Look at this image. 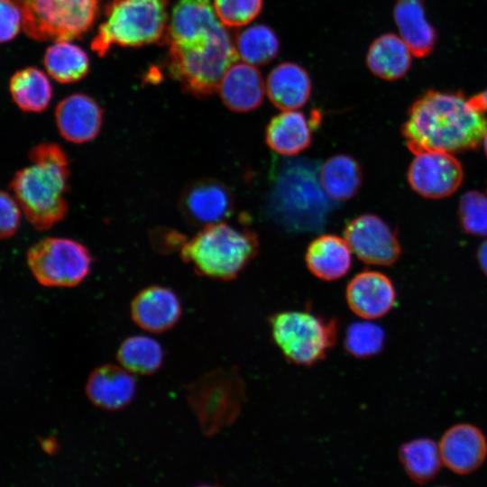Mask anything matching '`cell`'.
Listing matches in <instances>:
<instances>
[{
  "mask_svg": "<svg viewBox=\"0 0 487 487\" xmlns=\"http://www.w3.org/2000/svg\"><path fill=\"white\" fill-rule=\"evenodd\" d=\"M27 262L40 284L73 287L87 276L92 257L87 248L75 240L49 237L28 250Z\"/></svg>",
  "mask_w": 487,
  "mask_h": 487,
  "instance_id": "cell-8",
  "label": "cell"
},
{
  "mask_svg": "<svg viewBox=\"0 0 487 487\" xmlns=\"http://www.w3.org/2000/svg\"><path fill=\"white\" fill-rule=\"evenodd\" d=\"M288 170L275 188L277 209L292 226L315 228L327 211L326 194L313 171L302 168Z\"/></svg>",
  "mask_w": 487,
  "mask_h": 487,
  "instance_id": "cell-10",
  "label": "cell"
},
{
  "mask_svg": "<svg viewBox=\"0 0 487 487\" xmlns=\"http://www.w3.org/2000/svg\"><path fill=\"white\" fill-rule=\"evenodd\" d=\"M477 258L482 270L487 275V240L479 247Z\"/></svg>",
  "mask_w": 487,
  "mask_h": 487,
  "instance_id": "cell-37",
  "label": "cell"
},
{
  "mask_svg": "<svg viewBox=\"0 0 487 487\" xmlns=\"http://www.w3.org/2000/svg\"><path fill=\"white\" fill-rule=\"evenodd\" d=\"M181 315L177 295L170 289L151 286L140 291L131 304L133 321L151 333L171 328Z\"/></svg>",
  "mask_w": 487,
  "mask_h": 487,
  "instance_id": "cell-18",
  "label": "cell"
},
{
  "mask_svg": "<svg viewBox=\"0 0 487 487\" xmlns=\"http://www.w3.org/2000/svg\"><path fill=\"white\" fill-rule=\"evenodd\" d=\"M459 218L464 230L473 235H487V197L477 191L464 194L459 202Z\"/></svg>",
  "mask_w": 487,
  "mask_h": 487,
  "instance_id": "cell-33",
  "label": "cell"
},
{
  "mask_svg": "<svg viewBox=\"0 0 487 487\" xmlns=\"http://www.w3.org/2000/svg\"><path fill=\"white\" fill-rule=\"evenodd\" d=\"M22 26V14L16 2L0 0V43L14 39Z\"/></svg>",
  "mask_w": 487,
  "mask_h": 487,
  "instance_id": "cell-36",
  "label": "cell"
},
{
  "mask_svg": "<svg viewBox=\"0 0 487 487\" xmlns=\"http://www.w3.org/2000/svg\"><path fill=\"white\" fill-rule=\"evenodd\" d=\"M464 177L459 161L449 152H422L415 154L408 170V181L414 191L427 198H443L453 194Z\"/></svg>",
  "mask_w": 487,
  "mask_h": 487,
  "instance_id": "cell-13",
  "label": "cell"
},
{
  "mask_svg": "<svg viewBox=\"0 0 487 487\" xmlns=\"http://www.w3.org/2000/svg\"><path fill=\"white\" fill-rule=\"evenodd\" d=\"M55 121L60 134L66 141L85 143L98 134L103 122V110L91 96L76 93L58 103Z\"/></svg>",
  "mask_w": 487,
  "mask_h": 487,
  "instance_id": "cell-17",
  "label": "cell"
},
{
  "mask_svg": "<svg viewBox=\"0 0 487 487\" xmlns=\"http://www.w3.org/2000/svg\"><path fill=\"white\" fill-rule=\"evenodd\" d=\"M344 234L350 249L365 263L388 266L400 255L401 247L396 234L375 215L365 214L354 218Z\"/></svg>",
  "mask_w": 487,
  "mask_h": 487,
  "instance_id": "cell-12",
  "label": "cell"
},
{
  "mask_svg": "<svg viewBox=\"0 0 487 487\" xmlns=\"http://www.w3.org/2000/svg\"><path fill=\"white\" fill-rule=\"evenodd\" d=\"M117 360L128 372L148 375L161 367L163 350L159 342L151 336L133 335L121 344Z\"/></svg>",
  "mask_w": 487,
  "mask_h": 487,
  "instance_id": "cell-31",
  "label": "cell"
},
{
  "mask_svg": "<svg viewBox=\"0 0 487 487\" xmlns=\"http://www.w3.org/2000/svg\"><path fill=\"white\" fill-rule=\"evenodd\" d=\"M169 5V0H110L91 49L105 57L113 46L134 48L165 43Z\"/></svg>",
  "mask_w": 487,
  "mask_h": 487,
  "instance_id": "cell-3",
  "label": "cell"
},
{
  "mask_svg": "<svg viewBox=\"0 0 487 487\" xmlns=\"http://www.w3.org/2000/svg\"><path fill=\"white\" fill-rule=\"evenodd\" d=\"M483 147H484V151H485V153L487 155V130L484 133V136H483Z\"/></svg>",
  "mask_w": 487,
  "mask_h": 487,
  "instance_id": "cell-38",
  "label": "cell"
},
{
  "mask_svg": "<svg viewBox=\"0 0 487 487\" xmlns=\"http://www.w3.org/2000/svg\"><path fill=\"white\" fill-rule=\"evenodd\" d=\"M399 458L409 477L419 484L431 481L442 464L438 445L429 438H418L403 444L400 447Z\"/></svg>",
  "mask_w": 487,
  "mask_h": 487,
  "instance_id": "cell-29",
  "label": "cell"
},
{
  "mask_svg": "<svg viewBox=\"0 0 487 487\" xmlns=\"http://www.w3.org/2000/svg\"><path fill=\"white\" fill-rule=\"evenodd\" d=\"M442 464L457 474L474 472L487 456L482 432L471 424H457L445 432L438 444Z\"/></svg>",
  "mask_w": 487,
  "mask_h": 487,
  "instance_id": "cell-14",
  "label": "cell"
},
{
  "mask_svg": "<svg viewBox=\"0 0 487 487\" xmlns=\"http://www.w3.org/2000/svg\"><path fill=\"white\" fill-rule=\"evenodd\" d=\"M308 271L317 278L332 281L345 276L351 267V249L345 239L334 234L317 237L306 253Z\"/></svg>",
  "mask_w": 487,
  "mask_h": 487,
  "instance_id": "cell-23",
  "label": "cell"
},
{
  "mask_svg": "<svg viewBox=\"0 0 487 487\" xmlns=\"http://www.w3.org/2000/svg\"><path fill=\"white\" fill-rule=\"evenodd\" d=\"M349 308L366 320L386 315L394 306L396 291L391 280L383 273L362 271L348 283L345 290Z\"/></svg>",
  "mask_w": 487,
  "mask_h": 487,
  "instance_id": "cell-16",
  "label": "cell"
},
{
  "mask_svg": "<svg viewBox=\"0 0 487 487\" xmlns=\"http://www.w3.org/2000/svg\"><path fill=\"white\" fill-rule=\"evenodd\" d=\"M189 400L203 428L214 433L238 416L244 385L234 371H214L190 388Z\"/></svg>",
  "mask_w": 487,
  "mask_h": 487,
  "instance_id": "cell-9",
  "label": "cell"
},
{
  "mask_svg": "<svg viewBox=\"0 0 487 487\" xmlns=\"http://www.w3.org/2000/svg\"><path fill=\"white\" fill-rule=\"evenodd\" d=\"M13 101L23 112L41 113L50 105L52 87L48 77L35 67L15 71L10 78Z\"/></svg>",
  "mask_w": 487,
  "mask_h": 487,
  "instance_id": "cell-27",
  "label": "cell"
},
{
  "mask_svg": "<svg viewBox=\"0 0 487 487\" xmlns=\"http://www.w3.org/2000/svg\"><path fill=\"white\" fill-rule=\"evenodd\" d=\"M263 0H214V9L225 27H241L261 13Z\"/></svg>",
  "mask_w": 487,
  "mask_h": 487,
  "instance_id": "cell-34",
  "label": "cell"
},
{
  "mask_svg": "<svg viewBox=\"0 0 487 487\" xmlns=\"http://www.w3.org/2000/svg\"><path fill=\"white\" fill-rule=\"evenodd\" d=\"M217 92L229 110L246 113L261 106L265 84L255 66L236 61L223 76Z\"/></svg>",
  "mask_w": 487,
  "mask_h": 487,
  "instance_id": "cell-19",
  "label": "cell"
},
{
  "mask_svg": "<svg viewBox=\"0 0 487 487\" xmlns=\"http://www.w3.org/2000/svg\"><path fill=\"white\" fill-rule=\"evenodd\" d=\"M259 248L254 232L220 222L204 226L184 243L180 255L198 274L229 280L237 277Z\"/></svg>",
  "mask_w": 487,
  "mask_h": 487,
  "instance_id": "cell-4",
  "label": "cell"
},
{
  "mask_svg": "<svg viewBox=\"0 0 487 487\" xmlns=\"http://www.w3.org/2000/svg\"><path fill=\"white\" fill-rule=\"evenodd\" d=\"M394 20L413 55L422 58L431 52L436 32L427 20L423 0H396Z\"/></svg>",
  "mask_w": 487,
  "mask_h": 487,
  "instance_id": "cell-24",
  "label": "cell"
},
{
  "mask_svg": "<svg viewBox=\"0 0 487 487\" xmlns=\"http://www.w3.org/2000/svg\"><path fill=\"white\" fill-rule=\"evenodd\" d=\"M49 75L61 84L75 83L84 78L90 68L87 52L69 41H55L43 56Z\"/></svg>",
  "mask_w": 487,
  "mask_h": 487,
  "instance_id": "cell-28",
  "label": "cell"
},
{
  "mask_svg": "<svg viewBox=\"0 0 487 487\" xmlns=\"http://www.w3.org/2000/svg\"><path fill=\"white\" fill-rule=\"evenodd\" d=\"M366 64L374 76L384 80H396L408 72L411 51L401 37L384 33L371 44Z\"/></svg>",
  "mask_w": 487,
  "mask_h": 487,
  "instance_id": "cell-25",
  "label": "cell"
},
{
  "mask_svg": "<svg viewBox=\"0 0 487 487\" xmlns=\"http://www.w3.org/2000/svg\"><path fill=\"white\" fill-rule=\"evenodd\" d=\"M234 43L238 57L253 66L268 64L280 51L276 33L265 24H255L240 32Z\"/></svg>",
  "mask_w": 487,
  "mask_h": 487,
  "instance_id": "cell-30",
  "label": "cell"
},
{
  "mask_svg": "<svg viewBox=\"0 0 487 487\" xmlns=\"http://www.w3.org/2000/svg\"><path fill=\"white\" fill-rule=\"evenodd\" d=\"M136 382L123 366L105 364L94 370L86 384V392L96 407L115 410L124 408L133 400Z\"/></svg>",
  "mask_w": 487,
  "mask_h": 487,
  "instance_id": "cell-20",
  "label": "cell"
},
{
  "mask_svg": "<svg viewBox=\"0 0 487 487\" xmlns=\"http://www.w3.org/2000/svg\"><path fill=\"white\" fill-rule=\"evenodd\" d=\"M25 34L38 41L83 37L96 23L102 0H14Z\"/></svg>",
  "mask_w": 487,
  "mask_h": 487,
  "instance_id": "cell-5",
  "label": "cell"
},
{
  "mask_svg": "<svg viewBox=\"0 0 487 487\" xmlns=\"http://www.w3.org/2000/svg\"><path fill=\"white\" fill-rule=\"evenodd\" d=\"M22 209L9 193L0 190V240L11 237L17 231Z\"/></svg>",
  "mask_w": 487,
  "mask_h": 487,
  "instance_id": "cell-35",
  "label": "cell"
},
{
  "mask_svg": "<svg viewBox=\"0 0 487 487\" xmlns=\"http://www.w3.org/2000/svg\"><path fill=\"white\" fill-rule=\"evenodd\" d=\"M265 91L271 102L280 110H296L302 107L311 94V80L301 66L283 62L268 75Z\"/></svg>",
  "mask_w": 487,
  "mask_h": 487,
  "instance_id": "cell-22",
  "label": "cell"
},
{
  "mask_svg": "<svg viewBox=\"0 0 487 487\" xmlns=\"http://www.w3.org/2000/svg\"><path fill=\"white\" fill-rule=\"evenodd\" d=\"M168 45L170 77L185 93L200 99L217 91L223 76L239 59L230 35L201 48Z\"/></svg>",
  "mask_w": 487,
  "mask_h": 487,
  "instance_id": "cell-6",
  "label": "cell"
},
{
  "mask_svg": "<svg viewBox=\"0 0 487 487\" xmlns=\"http://www.w3.org/2000/svg\"><path fill=\"white\" fill-rule=\"evenodd\" d=\"M314 114L308 119L299 111L285 110L273 116L265 130V142L280 155H296L309 147L312 142L313 121L319 120Z\"/></svg>",
  "mask_w": 487,
  "mask_h": 487,
  "instance_id": "cell-21",
  "label": "cell"
},
{
  "mask_svg": "<svg viewBox=\"0 0 487 487\" xmlns=\"http://www.w3.org/2000/svg\"><path fill=\"white\" fill-rule=\"evenodd\" d=\"M318 177L324 192L336 201L354 198L363 179L360 164L346 154H337L327 159L321 166Z\"/></svg>",
  "mask_w": 487,
  "mask_h": 487,
  "instance_id": "cell-26",
  "label": "cell"
},
{
  "mask_svg": "<svg viewBox=\"0 0 487 487\" xmlns=\"http://www.w3.org/2000/svg\"><path fill=\"white\" fill-rule=\"evenodd\" d=\"M180 207L188 220L201 226L222 222L233 210V198L227 187L215 179L190 184L180 198Z\"/></svg>",
  "mask_w": 487,
  "mask_h": 487,
  "instance_id": "cell-15",
  "label": "cell"
},
{
  "mask_svg": "<svg viewBox=\"0 0 487 487\" xmlns=\"http://www.w3.org/2000/svg\"><path fill=\"white\" fill-rule=\"evenodd\" d=\"M227 32L209 0H179L170 17L166 43L203 47Z\"/></svg>",
  "mask_w": 487,
  "mask_h": 487,
  "instance_id": "cell-11",
  "label": "cell"
},
{
  "mask_svg": "<svg viewBox=\"0 0 487 487\" xmlns=\"http://www.w3.org/2000/svg\"><path fill=\"white\" fill-rule=\"evenodd\" d=\"M29 160L31 163L14 175L10 188L29 223L43 231L68 212L69 161L62 148L52 142L32 147Z\"/></svg>",
  "mask_w": 487,
  "mask_h": 487,
  "instance_id": "cell-2",
  "label": "cell"
},
{
  "mask_svg": "<svg viewBox=\"0 0 487 487\" xmlns=\"http://www.w3.org/2000/svg\"><path fill=\"white\" fill-rule=\"evenodd\" d=\"M486 130V118L463 95L438 91H428L415 101L401 128L414 155L474 149Z\"/></svg>",
  "mask_w": 487,
  "mask_h": 487,
  "instance_id": "cell-1",
  "label": "cell"
},
{
  "mask_svg": "<svg viewBox=\"0 0 487 487\" xmlns=\"http://www.w3.org/2000/svg\"><path fill=\"white\" fill-rule=\"evenodd\" d=\"M273 342L290 363L309 366L321 361L334 346L337 322L308 311L289 310L269 319Z\"/></svg>",
  "mask_w": 487,
  "mask_h": 487,
  "instance_id": "cell-7",
  "label": "cell"
},
{
  "mask_svg": "<svg viewBox=\"0 0 487 487\" xmlns=\"http://www.w3.org/2000/svg\"><path fill=\"white\" fill-rule=\"evenodd\" d=\"M384 331L369 320L352 324L345 338V350L356 358H367L377 354L383 347Z\"/></svg>",
  "mask_w": 487,
  "mask_h": 487,
  "instance_id": "cell-32",
  "label": "cell"
}]
</instances>
